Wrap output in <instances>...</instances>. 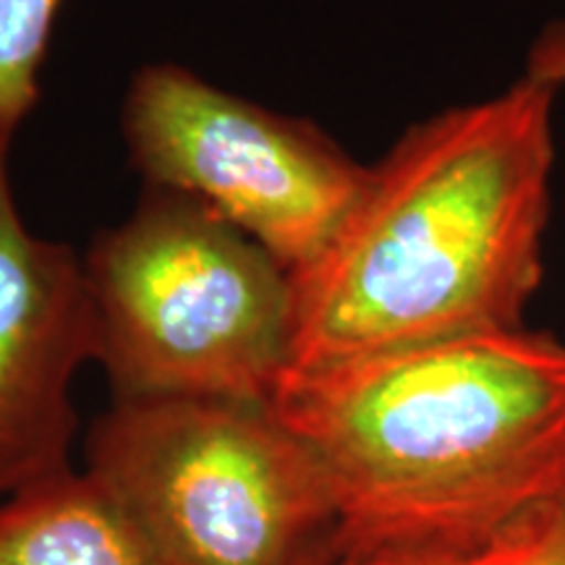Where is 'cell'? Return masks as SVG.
<instances>
[{"label": "cell", "instance_id": "6", "mask_svg": "<svg viewBox=\"0 0 565 565\" xmlns=\"http://www.w3.org/2000/svg\"><path fill=\"white\" fill-rule=\"evenodd\" d=\"M95 362L82 257L21 215L0 160V500L71 469V391Z\"/></svg>", "mask_w": 565, "mask_h": 565}, {"label": "cell", "instance_id": "3", "mask_svg": "<svg viewBox=\"0 0 565 565\" xmlns=\"http://www.w3.org/2000/svg\"><path fill=\"white\" fill-rule=\"evenodd\" d=\"M82 273L95 362L118 398L273 406L291 364L294 273L207 204L147 186Z\"/></svg>", "mask_w": 565, "mask_h": 565}, {"label": "cell", "instance_id": "1", "mask_svg": "<svg viewBox=\"0 0 565 565\" xmlns=\"http://www.w3.org/2000/svg\"><path fill=\"white\" fill-rule=\"evenodd\" d=\"M555 95L524 74L401 134L294 273L288 370L524 328L545 280Z\"/></svg>", "mask_w": 565, "mask_h": 565}, {"label": "cell", "instance_id": "4", "mask_svg": "<svg viewBox=\"0 0 565 565\" xmlns=\"http://www.w3.org/2000/svg\"><path fill=\"white\" fill-rule=\"evenodd\" d=\"M87 471L166 565H296L335 534L320 463L273 406L116 398Z\"/></svg>", "mask_w": 565, "mask_h": 565}, {"label": "cell", "instance_id": "2", "mask_svg": "<svg viewBox=\"0 0 565 565\" xmlns=\"http://www.w3.org/2000/svg\"><path fill=\"white\" fill-rule=\"evenodd\" d=\"M273 412L320 463L335 553H482L565 494V341L526 324L288 370Z\"/></svg>", "mask_w": 565, "mask_h": 565}, {"label": "cell", "instance_id": "7", "mask_svg": "<svg viewBox=\"0 0 565 565\" xmlns=\"http://www.w3.org/2000/svg\"><path fill=\"white\" fill-rule=\"evenodd\" d=\"M0 565H166L121 500L74 469L0 500Z\"/></svg>", "mask_w": 565, "mask_h": 565}, {"label": "cell", "instance_id": "5", "mask_svg": "<svg viewBox=\"0 0 565 565\" xmlns=\"http://www.w3.org/2000/svg\"><path fill=\"white\" fill-rule=\"evenodd\" d=\"M121 134L147 186L207 204L291 273L333 242L370 173L309 118L166 61L134 74Z\"/></svg>", "mask_w": 565, "mask_h": 565}, {"label": "cell", "instance_id": "9", "mask_svg": "<svg viewBox=\"0 0 565 565\" xmlns=\"http://www.w3.org/2000/svg\"><path fill=\"white\" fill-rule=\"evenodd\" d=\"M482 557L484 565H565V494L521 515Z\"/></svg>", "mask_w": 565, "mask_h": 565}, {"label": "cell", "instance_id": "10", "mask_svg": "<svg viewBox=\"0 0 565 565\" xmlns=\"http://www.w3.org/2000/svg\"><path fill=\"white\" fill-rule=\"evenodd\" d=\"M338 565H484L482 553L443 547H372L335 553Z\"/></svg>", "mask_w": 565, "mask_h": 565}, {"label": "cell", "instance_id": "12", "mask_svg": "<svg viewBox=\"0 0 565 565\" xmlns=\"http://www.w3.org/2000/svg\"><path fill=\"white\" fill-rule=\"evenodd\" d=\"M296 565H338L335 561V547H333V540H330L328 547H317L309 553L307 557H301Z\"/></svg>", "mask_w": 565, "mask_h": 565}, {"label": "cell", "instance_id": "11", "mask_svg": "<svg viewBox=\"0 0 565 565\" xmlns=\"http://www.w3.org/2000/svg\"><path fill=\"white\" fill-rule=\"evenodd\" d=\"M524 74L555 89L565 87V19L542 26L529 47Z\"/></svg>", "mask_w": 565, "mask_h": 565}, {"label": "cell", "instance_id": "8", "mask_svg": "<svg viewBox=\"0 0 565 565\" xmlns=\"http://www.w3.org/2000/svg\"><path fill=\"white\" fill-rule=\"evenodd\" d=\"M66 0H0V160L40 100V74Z\"/></svg>", "mask_w": 565, "mask_h": 565}]
</instances>
